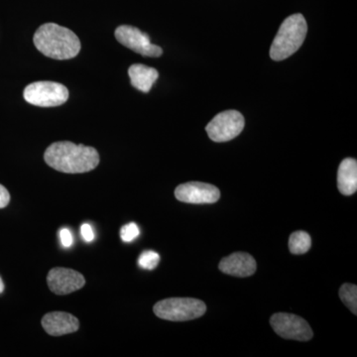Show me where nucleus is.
<instances>
[{"mask_svg":"<svg viewBox=\"0 0 357 357\" xmlns=\"http://www.w3.org/2000/svg\"><path fill=\"white\" fill-rule=\"evenodd\" d=\"M44 160L47 165L59 172L82 174L93 171L98 166L100 155L93 147L62 141L47 148Z\"/></svg>","mask_w":357,"mask_h":357,"instance_id":"obj_1","label":"nucleus"},{"mask_svg":"<svg viewBox=\"0 0 357 357\" xmlns=\"http://www.w3.org/2000/svg\"><path fill=\"white\" fill-rule=\"evenodd\" d=\"M35 47L46 57L70 60L81 51L79 37L68 28L55 23L40 26L33 37Z\"/></svg>","mask_w":357,"mask_h":357,"instance_id":"obj_2","label":"nucleus"},{"mask_svg":"<svg viewBox=\"0 0 357 357\" xmlns=\"http://www.w3.org/2000/svg\"><path fill=\"white\" fill-rule=\"evenodd\" d=\"M307 25L302 14L289 16L282 23L275 37L270 57L274 61H283L299 50L306 39Z\"/></svg>","mask_w":357,"mask_h":357,"instance_id":"obj_3","label":"nucleus"},{"mask_svg":"<svg viewBox=\"0 0 357 357\" xmlns=\"http://www.w3.org/2000/svg\"><path fill=\"white\" fill-rule=\"evenodd\" d=\"M153 311L162 319L185 321L203 317L206 306L203 301L194 298H169L157 303Z\"/></svg>","mask_w":357,"mask_h":357,"instance_id":"obj_4","label":"nucleus"},{"mask_svg":"<svg viewBox=\"0 0 357 357\" xmlns=\"http://www.w3.org/2000/svg\"><path fill=\"white\" fill-rule=\"evenodd\" d=\"M23 96L26 102L35 107H54L67 102L69 91L55 82H35L26 86Z\"/></svg>","mask_w":357,"mask_h":357,"instance_id":"obj_5","label":"nucleus"},{"mask_svg":"<svg viewBox=\"0 0 357 357\" xmlns=\"http://www.w3.org/2000/svg\"><path fill=\"white\" fill-rule=\"evenodd\" d=\"M243 115L236 110L220 112L206 126L208 137L215 142H227L234 139L244 128Z\"/></svg>","mask_w":357,"mask_h":357,"instance_id":"obj_6","label":"nucleus"},{"mask_svg":"<svg viewBox=\"0 0 357 357\" xmlns=\"http://www.w3.org/2000/svg\"><path fill=\"white\" fill-rule=\"evenodd\" d=\"M272 328L277 335L286 340L307 342L314 333L306 319L287 312H277L270 319Z\"/></svg>","mask_w":357,"mask_h":357,"instance_id":"obj_7","label":"nucleus"},{"mask_svg":"<svg viewBox=\"0 0 357 357\" xmlns=\"http://www.w3.org/2000/svg\"><path fill=\"white\" fill-rule=\"evenodd\" d=\"M115 38L126 48L145 57H160L163 54L161 47L153 45L146 33L133 26L121 25L115 30Z\"/></svg>","mask_w":357,"mask_h":357,"instance_id":"obj_8","label":"nucleus"},{"mask_svg":"<svg viewBox=\"0 0 357 357\" xmlns=\"http://www.w3.org/2000/svg\"><path fill=\"white\" fill-rule=\"evenodd\" d=\"M175 197L183 203L204 204L217 203L220 192L215 185L201 182H190L178 185Z\"/></svg>","mask_w":357,"mask_h":357,"instance_id":"obj_9","label":"nucleus"},{"mask_svg":"<svg viewBox=\"0 0 357 357\" xmlns=\"http://www.w3.org/2000/svg\"><path fill=\"white\" fill-rule=\"evenodd\" d=\"M49 288L56 295H68L83 288L84 277L75 270L57 267L52 269L47 276Z\"/></svg>","mask_w":357,"mask_h":357,"instance_id":"obj_10","label":"nucleus"},{"mask_svg":"<svg viewBox=\"0 0 357 357\" xmlns=\"http://www.w3.org/2000/svg\"><path fill=\"white\" fill-rule=\"evenodd\" d=\"M41 323L46 333L53 337L76 333L79 328V319L64 312H48L45 314Z\"/></svg>","mask_w":357,"mask_h":357,"instance_id":"obj_11","label":"nucleus"},{"mask_svg":"<svg viewBox=\"0 0 357 357\" xmlns=\"http://www.w3.org/2000/svg\"><path fill=\"white\" fill-rule=\"evenodd\" d=\"M218 268L225 274L244 278L255 273L257 264L255 258L248 253L236 252L223 258Z\"/></svg>","mask_w":357,"mask_h":357,"instance_id":"obj_12","label":"nucleus"},{"mask_svg":"<svg viewBox=\"0 0 357 357\" xmlns=\"http://www.w3.org/2000/svg\"><path fill=\"white\" fill-rule=\"evenodd\" d=\"M337 187L344 196L357 191V162L354 158L342 160L337 172Z\"/></svg>","mask_w":357,"mask_h":357,"instance_id":"obj_13","label":"nucleus"},{"mask_svg":"<svg viewBox=\"0 0 357 357\" xmlns=\"http://www.w3.org/2000/svg\"><path fill=\"white\" fill-rule=\"evenodd\" d=\"M129 77L134 88L142 93H149L159 77L158 70L141 64H134L128 69Z\"/></svg>","mask_w":357,"mask_h":357,"instance_id":"obj_14","label":"nucleus"},{"mask_svg":"<svg viewBox=\"0 0 357 357\" xmlns=\"http://www.w3.org/2000/svg\"><path fill=\"white\" fill-rule=\"evenodd\" d=\"M312 246V238L305 231H295L289 238V248L291 253L296 255H305Z\"/></svg>","mask_w":357,"mask_h":357,"instance_id":"obj_15","label":"nucleus"},{"mask_svg":"<svg viewBox=\"0 0 357 357\" xmlns=\"http://www.w3.org/2000/svg\"><path fill=\"white\" fill-rule=\"evenodd\" d=\"M340 297L342 303L351 310L352 314H357V287L354 284H344L340 289Z\"/></svg>","mask_w":357,"mask_h":357,"instance_id":"obj_16","label":"nucleus"},{"mask_svg":"<svg viewBox=\"0 0 357 357\" xmlns=\"http://www.w3.org/2000/svg\"><path fill=\"white\" fill-rule=\"evenodd\" d=\"M160 262V255L153 250H146L141 253L138 258V265L142 269L153 270L158 266Z\"/></svg>","mask_w":357,"mask_h":357,"instance_id":"obj_17","label":"nucleus"},{"mask_svg":"<svg viewBox=\"0 0 357 357\" xmlns=\"http://www.w3.org/2000/svg\"><path fill=\"white\" fill-rule=\"evenodd\" d=\"M139 227L134 222L124 225L121 229V237L123 243H132L133 241H135V239L139 236Z\"/></svg>","mask_w":357,"mask_h":357,"instance_id":"obj_18","label":"nucleus"},{"mask_svg":"<svg viewBox=\"0 0 357 357\" xmlns=\"http://www.w3.org/2000/svg\"><path fill=\"white\" fill-rule=\"evenodd\" d=\"M59 236H60L61 243L66 248H70V246L74 243V239H73L72 232L67 227L60 229L59 231Z\"/></svg>","mask_w":357,"mask_h":357,"instance_id":"obj_19","label":"nucleus"},{"mask_svg":"<svg viewBox=\"0 0 357 357\" xmlns=\"http://www.w3.org/2000/svg\"><path fill=\"white\" fill-rule=\"evenodd\" d=\"M81 234L86 243H91V241H95V232H93V227L88 225V223H84L82 225Z\"/></svg>","mask_w":357,"mask_h":357,"instance_id":"obj_20","label":"nucleus"},{"mask_svg":"<svg viewBox=\"0 0 357 357\" xmlns=\"http://www.w3.org/2000/svg\"><path fill=\"white\" fill-rule=\"evenodd\" d=\"M10 202V194L7 191L6 188L0 185V208H6Z\"/></svg>","mask_w":357,"mask_h":357,"instance_id":"obj_21","label":"nucleus"},{"mask_svg":"<svg viewBox=\"0 0 357 357\" xmlns=\"http://www.w3.org/2000/svg\"><path fill=\"white\" fill-rule=\"evenodd\" d=\"M4 291V284L3 281H2L1 277H0V294L3 292Z\"/></svg>","mask_w":357,"mask_h":357,"instance_id":"obj_22","label":"nucleus"}]
</instances>
